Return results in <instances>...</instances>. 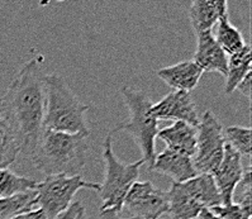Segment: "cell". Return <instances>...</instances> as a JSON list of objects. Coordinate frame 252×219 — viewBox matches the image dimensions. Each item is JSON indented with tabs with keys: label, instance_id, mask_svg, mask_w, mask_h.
I'll return each instance as SVG.
<instances>
[{
	"label": "cell",
	"instance_id": "cell-4",
	"mask_svg": "<svg viewBox=\"0 0 252 219\" xmlns=\"http://www.w3.org/2000/svg\"><path fill=\"white\" fill-rule=\"evenodd\" d=\"M103 158L105 162V176L99 184V198L101 199L100 216L121 217L125 199L133 184L140 178L143 160L133 163H123L113 152L112 133H109L103 143Z\"/></svg>",
	"mask_w": 252,
	"mask_h": 219
},
{
	"label": "cell",
	"instance_id": "cell-14",
	"mask_svg": "<svg viewBox=\"0 0 252 219\" xmlns=\"http://www.w3.org/2000/svg\"><path fill=\"white\" fill-rule=\"evenodd\" d=\"M203 70L194 61H183L160 68L158 76L174 92H193L203 76Z\"/></svg>",
	"mask_w": 252,
	"mask_h": 219
},
{
	"label": "cell",
	"instance_id": "cell-2",
	"mask_svg": "<svg viewBox=\"0 0 252 219\" xmlns=\"http://www.w3.org/2000/svg\"><path fill=\"white\" fill-rule=\"evenodd\" d=\"M88 137L43 129L30 157L33 165L47 176H79L89 151Z\"/></svg>",
	"mask_w": 252,
	"mask_h": 219
},
{
	"label": "cell",
	"instance_id": "cell-28",
	"mask_svg": "<svg viewBox=\"0 0 252 219\" xmlns=\"http://www.w3.org/2000/svg\"><path fill=\"white\" fill-rule=\"evenodd\" d=\"M198 219H220V217H217L212 210L203 209L202 212H200V214H199Z\"/></svg>",
	"mask_w": 252,
	"mask_h": 219
},
{
	"label": "cell",
	"instance_id": "cell-13",
	"mask_svg": "<svg viewBox=\"0 0 252 219\" xmlns=\"http://www.w3.org/2000/svg\"><path fill=\"white\" fill-rule=\"evenodd\" d=\"M225 15H228L227 0H194L189 9V18L195 34L212 31Z\"/></svg>",
	"mask_w": 252,
	"mask_h": 219
},
{
	"label": "cell",
	"instance_id": "cell-1",
	"mask_svg": "<svg viewBox=\"0 0 252 219\" xmlns=\"http://www.w3.org/2000/svg\"><path fill=\"white\" fill-rule=\"evenodd\" d=\"M42 57L24 63L18 75L1 96V117L5 119L21 143V152L32 156L43 130L46 105V75L41 68Z\"/></svg>",
	"mask_w": 252,
	"mask_h": 219
},
{
	"label": "cell",
	"instance_id": "cell-5",
	"mask_svg": "<svg viewBox=\"0 0 252 219\" xmlns=\"http://www.w3.org/2000/svg\"><path fill=\"white\" fill-rule=\"evenodd\" d=\"M121 93L129 112V119L118 125L112 133L123 130L129 134L142 152L143 162L147 163L149 170H151L156 158L155 142L160 130L158 121L152 114V101L142 90H134L125 86Z\"/></svg>",
	"mask_w": 252,
	"mask_h": 219
},
{
	"label": "cell",
	"instance_id": "cell-21",
	"mask_svg": "<svg viewBox=\"0 0 252 219\" xmlns=\"http://www.w3.org/2000/svg\"><path fill=\"white\" fill-rule=\"evenodd\" d=\"M37 184V181L19 176L9 169H0V199H9L28 191H36Z\"/></svg>",
	"mask_w": 252,
	"mask_h": 219
},
{
	"label": "cell",
	"instance_id": "cell-7",
	"mask_svg": "<svg viewBox=\"0 0 252 219\" xmlns=\"http://www.w3.org/2000/svg\"><path fill=\"white\" fill-rule=\"evenodd\" d=\"M196 130V150L193 157L195 170L198 174L213 175L224 155V130L211 110L203 113Z\"/></svg>",
	"mask_w": 252,
	"mask_h": 219
},
{
	"label": "cell",
	"instance_id": "cell-16",
	"mask_svg": "<svg viewBox=\"0 0 252 219\" xmlns=\"http://www.w3.org/2000/svg\"><path fill=\"white\" fill-rule=\"evenodd\" d=\"M181 185L204 209H212L222 205L220 194L212 175L198 174L195 178L181 183Z\"/></svg>",
	"mask_w": 252,
	"mask_h": 219
},
{
	"label": "cell",
	"instance_id": "cell-31",
	"mask_svg": "<svg viewBox=\"0 0 252 219\" xmlns=\"http://www.w3.org/2000/svg\"><path fill=\"white\" fill-rule=\"evenodd\" d=\"M84 219H88V218H86V217H85V218H84Z\"/></svg>",
	"mask_w": 252,
	"mask_h": 219
},
{
	"label": "cell",
	"instance_id": "cell-11",
	"mask_svg": "<svg viewBox=\"0 0 252 219\" xmlns=\"http://www.w3.org/2000/svg\"><path fill=\"white\" fill-rule=\"evenodd\" d=\"M193 61L203 72H218L224 77L227 75L228 56L217 43L212 31L196 34V51Z\"/></svg>",
	"mask_w": 252,
	"mask_h": 219
},
{
	"label": "cell",
	"instance_id": "cell-8",
	"mask_svg": "<svg viewBox=\"0 0 252 219\" xmlns=\"http://www.w3.org/2000/svg\"><path fill=\"white\" fill-rule=\"evenodd\" d=\"M123 209L129 213L128 218L158 219L169 210L167 192L151 181H137L126 196Z\"/></svg>",
	"mask_w": 252,
	"mask_h": 219
},
{
	"label": "cell",
	"instance_id": "cell-12",
	"mask_svg": "<svg viewBox=\"0 0 252 219\" xmlns=\"http://www.w3.org/2000/svg\"><path fill=\"white\" fill-rule=\"evenodd\" d=\"M151 170L166 175L178 184L185 183L198 175L191 157L170 148H165L161 154L156 155Z\"/></svg>",
	"mask_w": 252,
	"mask_h": 219
},
{
	"label": "cell",
	"instance_id": "cell-22",
	"mask_svg": "<svg viewBox=\"0 0 252 219\" xmlns=\"http://www.w3.org/2000/svg\"><path fill=\"white\" fill-rule=\"evenodd\" d=\"M36 191H28L9 199H0V219H12L18 214L32 210L36 205Z\"/></svg>",
	"mask_w": 252,
	"mask_h": 219
},
{
	"label": "cell",
	"instance_id": "cell-27",
	"mask_svg": "<svg viewBox=\"0 0 252 219\" xmlns=\"http://www.w3.org/2000/svg\"><path fill=\"white\" fill-rule=\"evenodd\" d=\"M12 219H48L41 209H32L28 210V212H24V213L18 214V216L13 217Z\"/></svg>",
	"mask_w": 252,
	"mask_h": 219
},
{
	"label": "cell",
	"instance_id": "cell-9",
	"mask_svg": "<svg viewBox=\"0 0 252 219\" xmlns=\"http://www.w3.org/2000/svg\"><path fill=\"white\" fill-rule=\"evenodd\" d=\"M152 114L158 121L185 122L195 128L200 122L193 96L185 92H171L158 103L152 104Z\"/></svg>",
	"mask_w": 252,
	"mask_h": 219
},
{
	"label": "cell",
	"instance_id": "cell-25",
	"mask_svg": "<svg viewBox=\"0 0 252 219\" xmlns=\"http://www.w3.org/2000/svg\"><path fill=\"white\" fill-rule=\"evenodd\" d=\"M85 208L80 201H74L66 212H63L57 219H84L85 218Z\"/></svg>",
	"mask_w": 252,
	"mask_h": 219
},
{
	"label": "cell",
	"instance_id": "cell-6",
	"mask_svg": "<svg viewBox=\"0 0 252 219\" xmlns=\"http://www.w3.org/2000/svg\"><path fill=\"white\" fill-rule=\"evenodd\" d=\"M98 183L85 181L81 176L55 175L37 184L36 205L48 219H57L72 204V199L81 189L99 191Z\"/></svg>",
	"mask_w": 252,
	"mask_h": 219
},
{
	"label": "cell",
	"instance_id": "cell-29",
	"mask_svg": "<svg viewBox=\"0 0 252 219\" xmlns=\"http://www.w3.org/2000/svg\"><path fill=\"white\" fill-rule=\"evenodd\" d=\"M0 116H1V96H0Z\"/></svg>",
	"mask_w": 252,
	"mask_h": 219
},
{
	"label": "cell",
	"instance_id": "cell-3",
	"mask_svg": "<svg viewBox=\"0 0 252 219\" xmlns=\"http://www.w3.org/2000/svg\"><path fill=\"white\" fill-rule=\"evenodd\" d=\"M90 109L74 94L63 77L46 75V105L43 129L89 137L85 113Z\"/></svg>",
	"mask_w": 252,
	"mask_h": 219
},
{
	"label": "cell",
	"instance_id": "cell-19",
	"mask_svg": "<svg viewBox=\"0 0 252 219\" xmlns=\"http://www.w3.org/2000/svg\"><path fill=\"white\" fill-rule=\"evenodd\" d=\"M216 26V34H213L214 39L220 45V47L224 51L225 55L232 56L246 46L243 34L238 28L231 24L228 15H225L224 18L220 19Z\"/></svg>",
	"mask_w": 252,
	"mask_h": 219
},
{
	"label": "cell",
	"instance_id": "cell-26",
	"mask_svg": "<svg viewBox=\"0 0 252 219\" xmlns=\"http://www.w3.org/2000/svg\"><path fill=\"white\" fill-rule=\"evenodd\" d=\"M236 90H238V92L241 93L242 95H245L247 99H251V72L250 74H247L246 76H245V79H243L242 81H241L240 84H238V86L236 88Z\"/></svg>",
	"mask_w": 252,
	"mask_h": 219
},
{
	"label": "cell",
	"instance_id": "cell-18",
	"mask_svg": "<svg viewBox=\"0 0 252 219\" xmlns=\"http://www.w3.org/2000/svg\"><path fill=\"white\" fill-rule=\"evenodd\" d=\"M251 63L252 57L250 45H246L242 50L238 51L237 54L229 57L228 65H227V75H225V94H232L238 84L245 79V76L251 72Z\"/></svg>",
	"mask_w": 252,
	"mask_h": 219
},
{
	"label": "cell",
	"instance_id": "cell-24",
	"mask_svg": "<svg viewBox=\"0 0 252 219\" xmlns=\"http://www.w3.org/2000/svg\"><path fill=\"white\" fill-rule=\"evenodd\" d=\"M212 210L217 217L220 219H251V212H247L237 203H232L228 205H220L212 208Z\"/></svg>",
	"mask_w": 252,
	"mask_h": 219
},
{
	"label": "cell",
	"instance_id": "cell-17",
	"mask_svg": "<svg viewBox=\"0 0 252 219\" xmlns=\"http://www.w3.org/2000/svg\"><path fill=\"white\" fill-rule=\"evenodd\" d=\"M169 210L171 219H198L199 214L204 208L189 195V192L181 184L172 183L167 191Z\"/></svg>",
	"mask_w": 252,
	"mask_h": 219
},
{
	"label": "cell",
	"instance_id": "cell-30",
	"mask_svg": "<svg viewBox=\"0 0 252 219\" xmlns=\"http://www.w3.org/2000/svg\"><path fill=\"white\" fill-rule=\"evenodd\" d=\"M116 219H134V218H128V217L127 218H121V217H116Z\"/></svg>",
	"mask_w": 252,
	"mask_h": 219
},
{
	"label": "cell",
	"instance_id": "cell-10",
	"mask_svg": "<svg viewBox=\"0 0 252 219\" xmlns=\"http://www.w3.org/2000/svg\"><path fill=\"white\" fill-rule=\"evenodd\" d=\"M243 172L245 167L242 163V156L227 143L222 161L212 175L220 194L222 205L233 203L234 191L242 180Z\"/></svg>",
	"mask_w": 252,
	"mask_h": 219
},
{
	"label": "cell",
	"instance_id": "cell-23",
	"mask_svg": "<svg viewBox=\"0 0 252 219\" xmlns=\"http://www.w3.org/2000/svg\"><path fill=\"white\" fill-rule=\"evenodd\" d=\"M225 142L241 156H251V129L245 127H228L224 132Z\"/></svg>",
	"mask_w": 252,
	"mask_h": 219
},
{
	"label": "cell",
	"instance_id": "cell-20",
	"mask_svg": "<svg viewBox=\"0 0 252 219\" xmlns=\"http://www.w3.org/2000/svg\"><path fill=\"white\" fill-rule=\"evenodd\" d=\"M21 154V143L12 125L0 116V169H8Z\"/></svg>",
	"mask_w": 252,
	"mask_h": 219
},
{
	"label": "cell",
	"instance_id": "cell-15",
	"mask_svg": "<svg viewBox=\"0 0 252 219\" xmlns=\"http://www.w3.org/2000/svg\"><path fill=\"white\" fill-rule=\"evenodd\" d=\"M198 130L185 122H174L171 125L158 130V138L166 143L167 148L188 155L191 158L195 155Z\"/></svg>",
	"mask_w": 252,
	"mask_h": 219
}]
</instances>
